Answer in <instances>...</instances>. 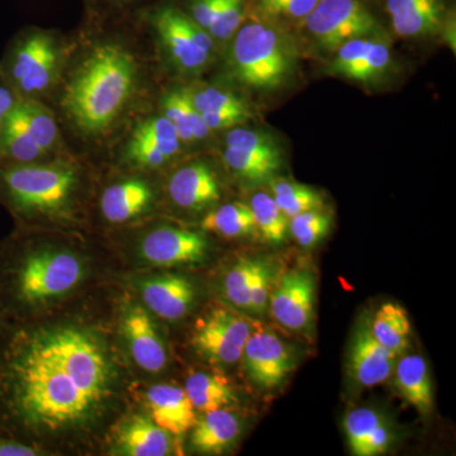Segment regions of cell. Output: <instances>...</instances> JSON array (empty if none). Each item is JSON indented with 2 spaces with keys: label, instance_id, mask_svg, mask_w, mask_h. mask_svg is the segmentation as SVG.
Wrapping results in <instances>:
<instances>
[{
  "label": "cell",
  "instance_id": "1",
  "mask_svg": "<svg viewBox=\"0 0 456 456\" xmlns=\"http://www.w3.org/2000/svg\"><path fill=\"white\" fill-rule=\"evenodd\" d=\"M0 344V425L56 432L84 425L112 391L99 338L75 326L12 331Z\"/></svg>",
  "mask_w": 456,
  "mask_h": 456
},
{
  "label": "cell",
  "instance_id": "2",
  "mask_svg": "<svg viewBox=\"0 0 456 456\" xmlns=\"http://www.w3.org/2000/svg\"><path fill=\"white\" fill-rule=\"evenodd\" d=\"M134 73V59L122 47H95L66 90V110L82 130H104L130 97Z\"/></svg>",
  "mask_w": 456,
  "mask_h": 456
},
{
  "label": "cell",
  "instance_id": "3",
  "mask_svg": "<svg viewBox=\"0 0 456 456\" xmlns=\"http://www.w3.org/2000/svg\"><path fill=\"white\" fill-rule=\"evenodd\" d=\"M296 62V50L275 20L260 16L233 36L231 64L237 79L254 89H274L284 83Z\"/></svg>",
  "mask_w": 456,
  "mask_h": 456
},
{
  "label": "cell",
  "instance_id": "4",
  "mask_svg": "<svg viewBox=\"0 0 456 456\" xmlns=\"http://www.w3.org/2000/svg\"><path fill=\"white\" fill-rule=\"evenodd\" d=\"M84 266L68 251H35L8 269V294L20 305H37L59 298L82 281Z\"/></svg>",
  "mask_w": 456,
  "mask_h": 456
},
{
  "label": "cell",
  "instance_id": "5",
  "mask_svg": "<svg viewBox=\"0 0 456 456\" xmlns=\"http://www.w3.org/2000/svg\"><path fill=\"white\" fill-rule=\"evenodd\" d=\"M77 175L60 165L8 164L0 167V189L17 212L61 211L73 193Z\"/></svg>",
  "mask_w": 456,
  "mask_h": 456
},
{
  "label": "cell",
  "instance_id": "6",
  "mask_svg": "<svg viewBox=\"0 0 456 456\" xmlns=\"http://www.w3.org/2000/svg\"><path fill=\"white\" fill-rule=\"evenodd\" d=\"M301 23L320 46L331 51L353 38L380 32L373 13L362 0H320Z\"/></svg>",
  "mask_w": 456,
  "mask_h": 456
},
{
  "label": "cell",
  "instance_id": "7",
  "mask_svg": "<svg viewBox=\"0 0 456 456\" xmlns=\"http://www.w3.org/2000/svg\"><path fill=\"white\" fill-rule=\"evenodd\" d=\"M253 327L239 314L215 308L194 327V347L204 359L217 365L236 364L242 358Z\"/></svg>",
  "mask_w": 456,
  "mask_h": 456
},
{
  "label": "cell",
  "instance_id": "8",
  "mask_svg": "<svg viewBox=\"0 0 456 456\" xmlns=\"http://www.w3.org/2000/svg\"><path fill=\"white\" fill-rule=\"evenodd\" d=\"M155 26L174 62L184 71L203 69L211 57L212 36L179 11L165 8L155 18Z\"/></svg>",
  "mask_w": 456,
  "mask_h": 456
},
{
  "label": "cell",
  "instance_id": "9",
  "mask_svg": "<svg viewBox=\"0 0 456 456\" xmlns=\"http://www.w3.org/2000/svg\"><path fill=\"white\" fill-rule=\"evenodd\" d=\"M316 288V278L310 270H289L273 287L270 314L290 331H307L314 320Z\"/></svg>",
  "mask_w": 456,
  "mask_h": 456
},
{
  "label": "cell",
  "instance_id": "10",
  "mask_svg": "<svg viewBox=\"0 0 456 456\" xmlns=\"http://www.w3.org/2000/svg\"><path fill=\"white\" fill-rule=\"evenodd\" d=\"M56 64L53 38L44 33H32L12 53L8 77L17 92L36 94L50 86Z\"/></svg>",
  "mask_w": 456,
  "mask_h": 456
},
{
  "label": "cell",
  "instance_id": "11",
  "mask_svg": "<svg viewBox=\"0 0 456 456\" xmlns=\"http://www.w3.org/2000/svg\"><path fill=\"white\" fill-rule=\"evenodd\" d=\"M241 360L251 380L265 389L283 383L296 365L289 346L274 332L259 327L248 336Z\"/></svg>",
  "mask_w": 456,
  "mask_h": 456
},
{
  "label": "cell",
  "instance_id": "12",
  "mask_svg": "<svg viewBox=\"0 0 456 456\" xmlns=\"http://www.w3.org/2000/svg\"><path fill=\"white\" fill-rule=\"evenodd\" d=\"M208 250L206 237L194 231L161 227L141 242V255L156 266H178L200 263Z\"/></svg>",
  "mask_w": 456,
  "mask_h": 456
},
{
  "label": "cell",
  "instance_id": "13",
  "mask_svg": "<svg viewBox=\"0 0 456 456\" xmlns=\"http://www.w3.org/2000/svg\"><path fill=\"white\" fill-rule=\"evenodd\" d=\"M398 356L384 347L371 334L369 325H360L349 351L351 377L362 387L382 384L391 377Z\"/></svg>",
  "mask_w": 456,
  "mask_h": 456
},
{
  "label": "cell",
  "instance_id": "14",
  "mask_svg": "<svg viewBox=\"0 0 456 456\" xmlns=\"http://www.w3.org/2000/svg\"><path fill=\"white\" fill-rule=\"evenodd\" d=\"M122 331L134 362L149 373H160L167 362V349L147 311L140 305L126 311Z\"/></svg>",
  "mask_w": 456,
  "mask_h": 456
},
{
  "label": "cell",
  "instance_id": "15",
  "mask_svg": "<svg viewBox=\"0 0 456 456\" xmlns=\"http://www.w3.org/2000/svg\"><path fill=\"white\" fill-rule=\"evenodd\" d=\"M141 296L150 311L167 321H178L191 311L196 290L188 278L164 274L146 281Z\"/></svg>",
  "mask_w": 456,
  "mask_h": 456
},
{
  "label": "cell",
  "instance_id": "16",
  "mask_svg": "<svg viewBox=\"0 0 456 456\" xmlns=\"http://www.w3.org/2000/svg\"><path fill=\"white\" fill-rule=\"evenodd\" d=\"M147 406L155 424L175 437H182L197 422L196 408L184 388L171 384H156L147 392Z\"/></svg>",
  "mask_w": 456,
  "mask_h": 456
},
{
  "label": "cell",
  "instance_id": "17",
  "mask_svg": "<svg viewBox=\"0 0 456 456\" xmlns=\"http://www.w3.org/2000/svg\"><path fill=\"white\" fill-rule=\"evenodd\" d=\"M386 8L401 37H428L443 28L445 9L440 0H387Z\"/></svg>",
  "mask_w": 456,
  "mask_h": 456
},
{
  "label": "cell",
  "instance_id": "18",
  "mask_svg": "<svg viewBox=\"0 0 456 456\" xmlns=\"http://www.w3.org/2000/svg\"><path fill=\"white\" fill-rule=\"evenodd\" d=\"M344 431L351 452L356 456L384 454L392 443L391 428L373 408L360 407L347 412Z\"/></svg>",
  "mask_w": 456,
  "mask_h": 456
},
{
  "label": "cell",
  "instance_id": "19",
  "mask_svg": "<svg viewBox=\"0 0 456 456\" xmlns=\"http://www.w3.org/2000/svg\"><path fill=\"white\" fill-rule=\"evenodd\" d=\"M171 200L185 209H202L220 200V185L208 165L194 163L176 171L169 183Z\"/></svg>",
  "mask_w": 456,
  "mask_h": 456
},
{
  "label": "cell",
  "instance_id": "20",
  "mask_svg": "<svg viewBox=\"0 0 456 456\" xmlns=\"http://www.w3.org/2000/svg\"><path fill=\"white\" fill-rule=\"evenodd\" d=\"M240 432L241 421L228 408L208 411L191 428V444L203 454H221L236 443Z\"/></svg>",
  "mask_w": 456,
  "mask_h": 456
},
{
  "label": "cell",
  "instance_id": "21",
  "mask_svg": "<svg viewBox=\"0 0 456 456\" xmlns=\"http://www.w3.org/2000/svg\"><path fill=\"white\" fill-rule=\"evenodd\" d=\"M117 444L125 455L165 456L170 454V434L151 417L134 415L119 428Z\"/></svg>",
  "mask_w": 456,
  "mask_h": 456
},
{
  "label": "cell",
  "instance_id": "22",
  "mask_svg": "<svg viewBox=\"0 0 456 456\" xmlns=\"http://www.w3.org/2000/svg\"><path fill=\"white\" fill-rule=\"evenodd\" d=\"M395 383L408 403L421 415H428L434 407V389L428 362L421 355H406L395 362Z\"/></svg>",
  "mask_w": 456,
  "mask_h": 456
},
{
  "label": "cell",
  "instance_id": "23",
  "mask_svg": "<svg viewBox=\"0 0 456 456\" xmlns=\"http://www.w3.org/2000/svg\"><path fill=\"white\" fill-rule=\"evenodd\" d=\"M152 200V191L141 180H127L110 185L101 198V209L104 217L112 224H123L137 217Z\"/></svg>",
  "mask_w": 456,
  "mask_h": 456
},
{
  "label": "cell",
  "instance_id": "24",
  "mask_svg": "<svg viewBox=\"0 0 456 456\" xmlns=\"http://www.w3.org/2000/svg\"><path fill=\"white\" fill-rule=\"evenodd\" d=\"M184 391L200 412L228 408L239 402L232 384L224 375L198 371L189 375Z\"/></svg>",
  "mask_w": 456,
  "mask_h": 456
},
{
  "label": "cell",
  "instance_id": "25",
  "mask_svg": "<svg viewBox=\"0 0 456 456\" xmlns=\"http://www.w3.org/2000/svg\"><path fill=\"white\" fill-rule=\"evenodd\" d=\"M370 331L384 347L395 355H403L410 340L411 322L406 310L397 303H384L375 312L371 320Z\"/></svg>",
  "mask_w": 456,
  "mask_h": 456
},
{
  "label": "cell",
  "instance_id": "26",
  "mask_svg": "<svg viewBox=\"0 0 456 456\" xmlns=\"http://www.w3.org/2000/svg\"><path fill=\"white\" fill-rule=\"evenodd\" d=\"M45 154L27 130L16 104L12 108L0 136V160L13 164H29Z\"/></svg>",
  "mask_w": 456,
  "mask_h": 456
},
{
  "label": "cell",
  "instance_id": "27",
  "mask_svg": "<svg viewBox=\"0 0 456 456\" xmlns=\"http://www.w3.org/2000/svg\"><path fill=\"white\" fill-rule=\"evenodd\" d=\"M164 116L175 126L182 142L203 140L211 134L202 114L191 103L187 90H175L167 95L164 101Z\"/></svg>",
  "mask_w": 456,
  "mask_h": 456
},
{
  "label": "cell",
  "instance_id": "28",
  "mask_svg": "<svg viewBox=\"0 0 456 456\" xmlns=\"http://www.w3.org/2000/svg\"><path fill=\"white\" fill-rule=\"evenodd\" d=\"M203 230L224 237H244L256 231L250 206L244 203L224 204L206 216Z\"/></svg>",
  "mask_w": 456,
  "mask_h": 456
},
{
  "label": "cell",
  "instance_id": "29",
  "mask_svg": "<svg viewBox=\"0 0 456 456\" xmlns=\"http://www.w3.org/2000/svg\"><path fill=\"white\" fill-rule=\"evenodd\" d=\"M272 191L279 208L289 220L303 212L323 209L325 206L322 196L317 191L292 180H273Z\"/></svg>",
  "mask_w": 456,
  "mask_h": 456
},
{
  "label": "cell",
  "instance_id": "30",
  "mask_svg": "<svg viewBox=\"0 0 456 456\" xmlns=\"http://www.w3.org/2000/svg\"><path fill=\"white\" fill-rule=\"evenodd\" d=\"M250 209L253 212L256 231L270 244H281L287 239L289 231V218L281 212L272 194H255L251 200Z\"/></svg>",
  "mask_w": 456,
  "mask_h": 456
},
{
  "label": "cell",
  "instance_id": "31",
  "mask_svg": "<svg viewBox=\"0 0 456 456\" xmlns=\"http://www.w3.org/2000/svg\"><path fill=\"white\" fill-rule=\"evenodd\" d=\"M263 261L261 257H242L224 277V294L236 308L250 311L254 281Z\"/></svg>",
  "mask_w": 456,
  "mask_h": 456
},
{
  "label": "cell",
  "instance_id": "32",
  "mask_svg": "<svg viewBox=\"0 0 456 456\" xmlns=\"http://www.w3.org/2000/svg\"><path fill=\"white\" fill-rule=\"evenodd\" d=\"M16 107L33 139L45 152L49 151L59 137L55 119L49 110H45L40 103L25 99H18Z\"/></svg>",
  "mask_w": 456,
  "mask_h": 456
},
{
  "label": "cell",
  "instance_id": "33",
  "mask_svg": "<svg viewBox=\"0 0 456 456\" xmlns=\"http://www.w3.org/2000/svg\"><path fill=\"white\" fill-rule=\"evenodd\" d=\"M224 163L233 173L251 182L269 180L281 167V161L259 158V156L227 146L224 152Z\"/></svg>",
  "mask_w": 456,
  "mask_h": 456
},
{
  "label": "cell",
  "instance_id": "34",
  "mask_svg": "<svg viewBox=\"0 0 456 456\" xmlns=\"http://www.w3.org/2000/svg\"><path fill=\"white\" fill-rule=\"evenodd\" d=\"M332 218L323 209L303 212L289 220V231L303 248H314L325 239L331 228Z\"/></svg>",
  "mask_w": 456,
  "mask_h": 456
},
{
  "label": "cell",
  "instance_id": "35",
  "mask_svg": "<svg viewBox=\"0 0 456 456\" xmlns=\"http://www.w3.org/2000/svg\"><path fill=\"white\" fill-rule=\"evenodd\" d=\"M188 95L200 114L237 113L248 118L251 117L250 110L244 101L224 90L206 88L197 92H188Z\"/></svg>",
  "mask_w": 456,
  "mask_h": 456
},
{
  "label": "cell",
  "instance_id": "36",
  "mask_svg": "<svg viewBox=\"0 0 456 456\" xmlns=\"http://www.w3.org/2000/svg\"><path fill=\"white\" fill-rule=\"evenodd\" d=\"M391 46L380 33L373 36L368 51L362 57L358 68L353 71L349 79L368 83L377 79L391 65Z\"/></svg>",
  "mask_w": 456,
  "mask_h": 456
},
{
  "label": "cell",
  "instance_id": "37",
  "mask_svg": "<svg viewBox=\"0 0 456 456\" xmlns=\"http://www.w3.org/2000/svg\"><path fill=\"white\" fill-rule=\"evenodd\" d=\"M134 136L154 143L169 159L178 154L182 146L175 126L165 116L141 123L134 132Z\"/></svg>",
  "mask_w": 456,
  "mask_h": 456
},
{
  "label": "cell",
  "instance_id": "38",
  "mask_svg": "<svg viewBox=\"0 0 456 456\" xmlns=\"http://www.w3.org/2000/svg\"><path fill=\"white\" fill-rule=\"evenodd\" d=\"M226 146L241 150L248 154L269 159V160L281 161V151L274 141L263 132L235 128L228 132Z\"/></svg>",
  "mask_w": 456,
  "mask_h": 456
},
{
  "label": "cell",
  "instance_id": "39",
  "mask_svg": "<svg viewBox=\"0 0 456 456\" xmlns=\"http://www.w3.org/2000/svg\"><path fill=\"white\" fill-rule=\"evenodd\" d=\"M242 3L244 0H220L217 12L208 28L213 40H230L239 31L244 18Z\"/></svg>",
  "mask_w": 456,
  "mask_h": 456
},
{
  "label": "cell",
  "instance_id": "40",
  "mask_svg": "<svg viewBox=\"0 0 456 456\" xmlns=\"http://www.w3.org/2000/svg\"><path fill=\"white\" fill-rule=\"evenodd\" d=\"M320 0H259L260 16L275 20L302 22Z\"/></svg>",
  "mask_w": 456,
  "mask_h": 456
},
{
  "label": "cell",
  "instance_id": "41",
  "mask_svg": "<svg viewBox=\"0 0 456 456\" xmlns=\"http://www.w3.org/2000/svg\"><path fill=\"white\" fill-rule=\"evenodd\" d=\"M371 38H373V36L353 38V40L342 44L336 50L334 61L330 65V73L350 77V75L358 68L360 61L367 53Z\"/></svg>",
  "mask_w": 456,
  "mask_h": 456
},
{
  "label": "cell",
  "instance_id": "42",
  "mask_svg": "<svg viewBox=\"0 0 456 456\" xmlns=\"http://www.w3.org/2000/svg\"><path fill=\"white\" fill-rule=\"evenodd\" d=\"M273 279V266L270 265L268 260L264 259L261 264L259 272H257L256 278H255L253 293H251V314H264L269 308L270 294H272Z\"/></svg>",
  "mask_w": 456,
  "mask_h": 456
},
{
  "label": "cell",
  "instance_id": "43",
  "mask_svg": "<svg viewBox=\"0 0 456 456\" xmlns=\"http://www.w3.org/2000/svg\"><path fill=\"white\" fill-rule=\"evenodd\" d=\"M128 156L134 164L143 167H158L169 160L167 155L150 141L132 136Z\"/></svg>",
  "mask_w": 456,
  "mask_h": 456
},
{
  "label": "cell",
  "instance_id": "44",
  "mask_svg": "<svg viewBox=\"0 0 456 456\" xmlns=\"http://www.w3.org/2000/svg\"><path fill=\"white\" fill-rule=\"evenodd\" d=\"M220 0H194L191 5V20L208 31Z\"/></svg>",
  "mask_w": 456,
  "mask_h": 456
},
{
  "label": "cell",
  "instance_id": "45",
  "mask_svg": "<svg viewBox=\"0 0 456 456\" xmlns=\"http://www.w3.org/2000/svg\"><path fill=\"white\" fill-rule=\"evenodd\" d=\"M207 127L212 131L226 130L248 121V117L237 113L202 114Z\"/></svg>",
  "mask_w": 456,
  "mask_h": 456
},
{
  "label": "cell",
  "instance_id": "46",
  "mask_svg": "<svg viewBox=\"0 0 456 456\" xmlns=\"http://www.w3.org/2000/svg\"><path fill=\"white\" fill-rule=\"evenodd\" d=\"M37 450L26 444L20 443L13 437L0 435V456H36Z\"/></svg>",
  "mask_w": 456,
  "mask_h": 456
},
{
  "label": "cell",
  "instance_id": "47",
  "mask_svg": "<svg viewBox=\"0 0 456 456\" xmlns=\"http://www.w3.org/2000/svg\"><path fill=\"white\" fill-rule=\"evenodd\" d=\"M18 98L14 95L13 90L4 84L0 83V136H2L3 127L7 121L9 112L17 103Z\"/></svg>",
  "mask_w": 456,
  "mask_h": 456
}]
</instances>
